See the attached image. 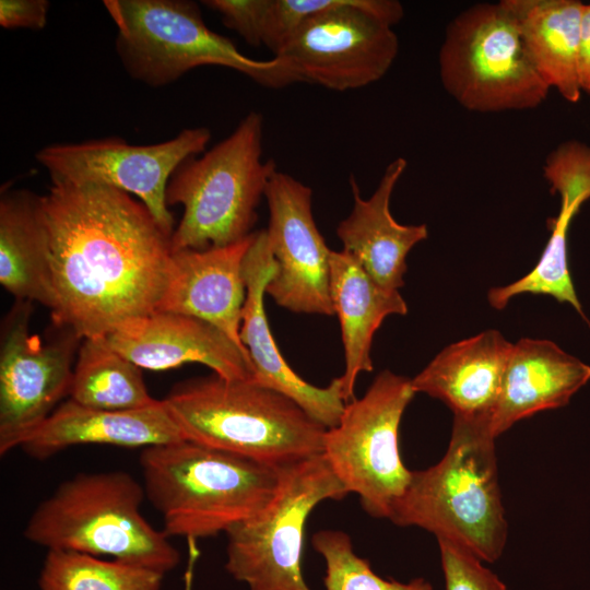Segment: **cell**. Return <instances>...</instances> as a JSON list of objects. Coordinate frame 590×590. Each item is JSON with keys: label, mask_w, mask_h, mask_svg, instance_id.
Here are the masks:
<instances>
[{"label": "cell", "mask_w": 590, "mask_h": 590, "mask_svg": "<svg viewBox=\"0 0 590 590\" xmlns=\"http://www.w3.org/2000/svg\"><path fill=\"white\" fill-rule=\"evenodd\" d=\"M51 182L42 205L55 324L79 339L103 338L156 311L172 236L128 192L101 184Z\"/></svg>", "instance_id": "6da1fadb"}, {"label": "cell", "mask_w": 590, "mask_h": 590, "mask_svg": "<svg viewBox=\"0 0 590 590\" xmlns=\"http://www.w3.org/2000/svg\"><path fill=\"white\" fill-rule=\"evenodd\" d=\"M140 465L145 497L169 538L226 533L259 514L280 481V467L186 439L144 448Z\"/></svg>", "instance_id": "7a4b0ae2"}, {"label": "cell", "mask_w": 590, "mask_h": 590, "mask_svg": "<svg viewBox=\"0 0 590 590\" xmlns=\"http://www.w3.org/2000/svg\"><path fill=\"white\" fill-rule=\"evenodd\" d=\"M495 439L486 423L453 418L446 453L435 465L411 471L389 520L422 528L481 560H497L506 545L507 521Z\"/></svg>", "instance_id": "3957f363"}, {"label": "cell", "mask_w": 590, "mask_h": 590, "mask_svg": "<svg viewBox=\"0 0 590 590\" xmlns=\"http://www.w3.org/2000/svg\"><path fill=\"white\" fill-rule=\"evenodd\" d=\"M164 402L186 440L264 464L323 453L327 428L288 397L217 375L177 385Z\"/></svg>", "instance_id": "277c9868"}, {"label": "cell", "mask_w": 590, "mask_h": 590, "mask_svg": "<svg viewBox=\"0 0 590 590\" xmlns=\"http://www.w3.org/2000/svg\"><path fill=\"white\" fill-rule=\"evenodd\" d=\"M144 498L143 485L128 472L79 473L36 507L23 534L47 551L107 555L166 574L180 555L142 516Z\"/></svg>", "instance_id": "5b68a950"}, {"label": "cell", "mask_w": 590, "mask_h": 590, "mask_svg": "<svg viewBox=\"0 0 590 590\" xmlns=\"http://www.w3.org/2000/svg\"><path fill=\"white\" fill-rule=\"evenodd\" d=\"M117 26V55L128 74L149 86L170 84L188 71L219 66L238 71L256 83L280 88L304 82L284 57L256 60L210 30L199 4L188 0H105Z\"/></svg>", "instance_id": "8992f818"}, {"label": "cell", "mask_w": 590, "mask_h": 590, "mask_svg": "<svg viewBox=\"0 0 590 590\" xmlns=\"http://www.w3.org/2000/svg\"><path fill=\"white\" fill-rule=\"evenodd\" d=\"M262 139L263 117L250 111L227 138L177 167L166 188L167 206H184L172 252L223 247L252 234L257 208L278 170L262 158Z\"/></svg>", "instance_id": "52a82bcc"}, {"label": "cell", "mask_w": 590, "mask_h": 590, "mask_svg": "<svg viewBox=\"0 0 590 590\" xmlns=\"http://www.w3.org/2000/svg\"><path fill=\"white\" fill-rule=\"evenodd\" d=\"M438 62L444 88L471 111L533 109L551 90L500 1L473 4L455 16L447 25Z\"/></svg>", "instance_id": "ba28073f"}, {"label": "cell", "mask_w": 590, "mask_h": 590, "mask_svg": "<svg viewBox=\"0 0 590 590\" xmlns=\"http://www.w3.org/2000/svg\"><path fill=\"white\" fill-rule=\"evenodd\" d=\"M346 495L323 453L280 467L270 503L226 532V570L250 590H310L302 571L307 518Z\"/></svg>", "instance_id": "9c48e42d"}, {"label": "cell", "mask_w": 590, "mask_h": 590, "mask_svg": "<svg viewBox=\"0 0 590 590\" xmlns=\"http://www.w3.org/2000/svg\"><path fill=\"white\" fill-rule=\"evenodd\" d=\"M414 394L411 379L384 370L363 397L345 403L339 423L324 435L323 456L331 470L376 518L389 519L410 481L399 428Z\"/></svg>", "instance_id": "30bf717a"}, {"label": "cell", "mask_w": 590, "mask_h": 590, "mask_svg": "<svg viewBox=\"0 0 590 590\" xmlns=\"http://www.w3.org/2000/svg\"><path fill=\"white\" fill-rule=\"evenodd\" d=\"M404 14L396 0H335L306 20L278 55L304 82L344 92L380 80L399 52L392 26Z\"/></svg>", "instance_id": "8fae6325"}, {"label": "cell", "mask_w": 590, "mask_h": 590, "mask_svg": "<svg viewBox=\"0 0 590 590\" xmlns=\"http://www.w3.org/2000/svg\"><path fill=\"white\" fill-rule=\"evenodd\" d=\"M210 140L209 128L194 127L149 145H132L116 137L51 144L39 150L36 160L51 181L101 184L138 197L172 236L175 229L166 203L168 181L182 162L205 152Z\"/></svg>", "instance_id": "7c38bea8"}, {"label": "cell", "mask_w": 590, "mask_h": 590, "mask_svg": "<svg viewBox=\"0 0 590 590\" xmlns=\"http://www.w3.org/2000/svg\"><path fill=\"white\" fill-rule=\"evenodd\" d=\"M32 303L17 300L5 318L0 349V455L22 447L70 396L79 338L44 344L30 331Z\"/></svg>", "instance_id": "4fadbf2b"}, {"label": "cell", "mask_w": 590, "mask_h": 590, "mask_svg": "<svg viewBox=\"0 0 590 590\" xmlns=\"http://www.w3.org/2000/svg\"><path fill=\"white\" fill-rule=\"evenodd\" d=\"M276 271L266 294L293 312L332 316L330 252L312 214V189L276 170L264 193Z\"/></svg>", "instance_id": "5bb4252c"}, {"label": "cell", "mask_w": 590, "mask_h": 590, "mask_svg": "<svg viewBox=\"0 0 590 590\" xmlns=\"http://www.w3.org/2000/svg\"><path fill=\"white\" fill-rule=\"evenodd\" d=\"M275 271L266 229L256 232L243 262L246 299L239 330L253 370L251 381L288 397L327 429L332 428L345 406L339 378L323 388L304 380L282 356L269 327L263 298Z\"/></svg>", "instance_id": "9a60e30c"}, {"label": "cell", "mask_w": 590, "mask_h": 590, "mask_svg": "<svg viewBox=\"0 0 590 590\" xmlns=\"http://www.w3.org/2000/svg\"><path fill=\"white\" fill-rule=\"evenodd\" d=\"M103 339L141 368L200 363L224 379L252 380L249 358L223 331L194 317L153 311L121 323Z\"/></svg>", "instance_id": "2e32d148"}, {"label": "cell", "mask_w": 590, "mask_h": 590, "mask_svg": "<svg viewBox=\"0 0 590 590\" xmlns=\"http://www.w3.org/2000/svg\"><path fill=\"white\" fill-rule=\"evenodd\" d=\"M543 175L552 193L559 196V211L550 220L551 236L535 267L524 276L504 286L492 287L487 299L503 309L520 294L552 296L573 306L590 326L571 281L568 264V232L581 205L590 199V145L569 140L546 157Z\"/></svg>", "instance_id": "e0dca14e"}, {"label": "cell", "mask_w": 590, "mask_h": 590, "mask_svg": "<svg viewBox=\"0 0 590 590\" xmlns=\"http://www.w3.org/2000/svg\"><path fill=\"white\" fill-rule=\"evenodd\" d=\"M253 236L255 233L223 247L173 251L166 286L156 308V311L181 314L213 324L249 361L239 330L246 299L243 262Z\"/></svg>", "instance_id": "ac0fdd59"}, {"label": "cell", "mask_w": 590, "mask_h": 590, "mask_svg": "<svg viewBox=\"0 0 590 590\" xmlns=\"http://www.w3.org/2000/svg\"><path fill=\"white\" fill-rule=\"evenodd\" d=\"M511 349L493 329L452 343L411 379L412 388L444 402L453 418L488 424Z\"/></svg>", "instance_id": "d6986e66"}, {"label": "cell", "mask_w": 590, "mask_h": 590, "mask_svg": "<svg viewBox=\"0 0 590 590\" xmlns=\"http://www.w3.org/2000/svg\"><path fill=\"white\" fill-rule=\"evenodd\" d=\"M406 165L403 157L392 161L368 199L362 198L357 181L351 176L353 209L337 227L343 250L351 253L375 282L393 291L404 284L408 253L428 237L426 224L404 225L390 212L392 192Z\"/></svg>", "instance_id": "ffe728a7"}, {"label": "cell", "mask_w": 590, "mask_h": 590, "mask_svg": "<svg viewBox=\"0 0 590 590\" xmlns=\"http://www.w3.org/2000/svg\"><path fill=\"white\" fill-rule=\"evenodd\" d=\"M185 440L164 400L126 411L87 408L68 399L21 447L36 460H46L79 445L135 448Z\"/></svg>", "instance_id": "44dd1931"}, {"label": "cell", "mask_w": 590, "mask_h": 590, "mask_svg": "<svg viewBox=\"0 0 590 590\" xmlns=\"http://www.w3.org/2000/svg\"><path fill=\"white\" fill-rule=\"evenodd\" d=\"M590 380V366L550 340L512 344L499 396L488 420L493 437L538 412L565 406Z\"/></svg>", "instance_id": "7402d4cb"}, {"label": "cell", "mask_w": 590, "mask_h": 590, "mask_svg": "<svg viewBox=\"0 0 590 590\" xmlns=\"http://www.w3.org/2000/svg\"><path fill=\"white\" fill-rule=\"evenodd\" d=\"M330 294L341 324L345 368L338 378L347 403L354 399L358 375L374 369L370 349L376 331L388 316L405 315L408 306L399 291L380 286L343 249L330 252Z\"/></svg>", "instance_id": "603a6c76"}, {"label": "cell", "mask_w": 590, "mask_h": 590, "mask_svg": "<svg viewBox=\"0 0 590 590\" xmlns=\"http://www.w3.org/2000/svg\"><path fill=\"white\" fill-rule=\"evenodd\" d=\"M526 51L548 85L569 102L581 95L578 49L583 5L579 0H502Z\"/></svg>", "instance_id": "cb8c5ba5"}, {"label": "cell", "mask_w": 590, "mask_h": 590, "mask_svg": "<svg viewBox=\"0 0 590 590\" xmlns=\"http://www.w3.org/2000/svg\"><path fill=\"white\" fill-rule=\"evenodd\" d=\"M48 233L42 196L5 190L0 199V283L16 300L50 309Z\"/></svg>", "instance_id": "d4e9b609"}, {"label": "cell", "mask_w": 590, "mask_h": 590, "mask_svg": "<svg viewBox=\"0 0 590 590\" xmlns=\"http://www.w3.org/2000/svg\"><path fill=\"white\" fill-rule=\"evenodd\" d=\"M69 397L81 405L108 411L135 410L157 402L148 391L141 367L103 338L83 339Z\"/></svg>", "instance_id": "484cf974"}, {"label": "cell", "mask_w": 590, "mask_h": 590, "mask_svg": "<svg viewBox=\"0 0 590 590\" xmlns=\"http://www.w3.org/2000/svg\"><path fill=\"white\" fill-rule=\"evenodd\" d=\"M164 575L120 559L49 550L38 587L39 590H160Z\"/></svg>", "instance_id": "4316f807"}, {"label": "cell", "mask_w": 590, "mask_h": 590, "mask_svg": "<svg viewBox=\"0 0 590 590\" xmlns=\"http://www.w3.org/2000/svg\"><path fill=\"white\" fill-rule=\"evenodd\" d=\"M312 544L326 562V590H433L422 578L409 583L381 578L354 552L343 531L320 530L314 534Z\"/></svg>", "instance_id": "83f0119b"}, {"label": "cell", "mask_w": 590, "mask_h": 590, "mask_svg": "<svg viewBox=\"0 0 590 590\" xmlns=\"http://www.w3.org/2000/svg\"><path fill=\"white\" fill-rule=\"evenodd\" d=\"M446 590H507L504 582L465 547L438 540Z\"/></svg>", "instance_id": "f1b7e54d"}, {"label": "cell", "mask_w": 590, "mask_h": 590, "mask_svg": "<svg viewBox=\"0 0 590 590\" xmlns=\"http://www.w3.org/2000/svg\"><path fill=\"white\" fill-rule=\"evenodd\" d=\"M204 5L217 12L222 23L251 46H261L264 0H206Z\"/></svg>", "instance_id": "f546056e"}, {"label": "cell", "mask_w": 590, "mask_h": 590, "mask_svg": "<svg viewBox=\"0 0 590 590\" xmlns=\"http://www.w3.org/2000/svg\"><path fill=\"white\" fill-rule=\"evenodd\" d=\"M47 0H1L0 25L4 28L42 30L47 23Z\"/></svg>", "instance_id": "4dcf8cb0"}, {"label": "cell", "mask_w": 590, "mask_h": 590, "mask_svg": "<svg viewBox=\"0 0 590 590\" xmlns=\"http://www.w3.org/2000/svg\"><path fill=\"white\" fill-rule=\"evenodd\" d=\"M578 78L581 92L590 94V3L583 5L581 17Z\"/></svg>", "instance_id": "1f68e13d"}]
</instances>
